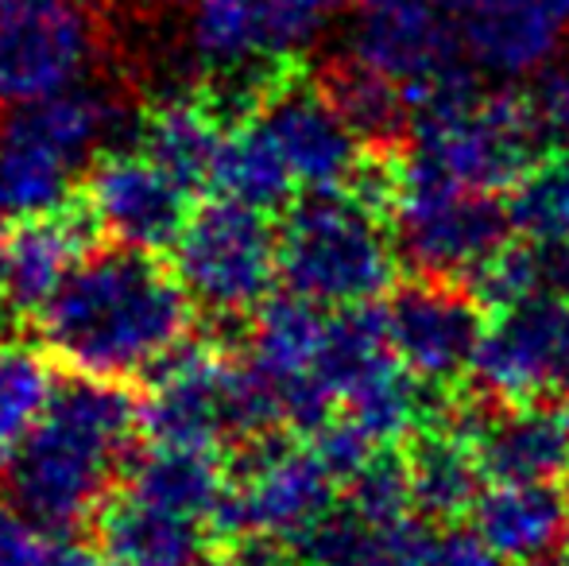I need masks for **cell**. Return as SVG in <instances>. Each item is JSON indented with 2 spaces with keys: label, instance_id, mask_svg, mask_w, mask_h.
I'll use <instances>...</instances> for the list:
<instances>
[{
  "label": "cell",
  "instance_id": "cell-25",
  "mask_svg": "<svg viewBox=\"0 0 569 566\" xmlns=\"http://www.w3.org/2000/svg\"><path fill=\"white\" fill-rule=\"evenodd\" d=\"M295 187L299 182H295L283 151L263 129L260 117H240L226 132V143H221L218 167H213V190L271 214L279 206L295 202Z\"/></svg>",
  "mask_w": 569,
  "mask_h": 566
},
{
  "label": "cell",
  "instance_id": "cell-21",
  "mask_svg": "<svg viewBox=\"0 0 569 566\" xmlns=\"http://www.w3.org/2000/svg\"><path fill=\"white\" fill-rule=\"evenodd\" d=\"M136 132H140V151H148L190 195L213 187V167L226 143V129L218 121V109L206 98L171 93L143 113Z\"/></svg>",
  "mask_w": 569,
  "mask_h": 566
},
{
  "label": "cell",
  "instance_id": "cell-1",
  "mask_svg": "<svg viewBox=\"0 0 569 566\" xmlns=\"http://www.w3.org/2000/svg\"><path fill=\"white\" fill-rule=\"evenodd\" d=\"M190 295L156 252L90 249L39 310L43 349L74 377H151L190 334Z\"/></svg>",
  "mask_w": 569,
  "mask_h": 566
},
{
  "label": "cell",
  "instance_id": "cell-7",
  "mask_svg": "<svg viewBox=\"0 0 569 566\" xmlns=\"http://www.w3.org/2000/svg\"><path fill=\"white\" fill-rule=\"evenodd\" d=\"M399 257L419 276L435 280H469L492 252L508 245V206L492 195L419 182L399 175V198L391 210Z\"/></svg>",
  "mask_w": 569,
  "mask_h": 566
},
{
  "label": "cell",
  "instance_id": "cell-35",
  "mask_svg": "<svg viewBox=\"0 0 569 566\" xmlns=\"http://www.w3.org/2000/svg\"><path fill=\"white\" fill-rule=\"evenodd\" d=\"M47 532L16 505H0V566H39L47 555Z\"/></svg>",
  "mask_w": 569,
  "mask_h": 566
},
{
  "label": "cell",
  "instance_id": "cell-36",
  "mask_svg": "<svg viewBox=\"0 0 569 566\" xmlns=\"http://www.w3.org/2000/svg\"><path fill=\"white\" fill-rule=\"evenodd\" d=\"M427 566H503L477 532H442Z\"/></svg>",
  "mask_w": 569,
  "mask_h": 566
},
{
  "label": "cell",
  "instance_id": "cell-45",
  "mask_svg": "<svg viewBox=\"0 0 569 566\" xmlns=\"http://www.w3.org/2000/svg\"><path fill=\"white\" fill-rule=\"evenodd\" d=\"M566 295H569V287H566Z\"/></svg>",
  "mask_w": 569,
  "mask_h": 566
},
{
  "label": "cell",
  "instance_id": "cell-15",
  "mask_svg": "<svg viewBox=\"0 0 569 566\" xmlns=\"http://www.w3.org/2000/svg\"><path fill=\"white\" fill-rule=\"evenodd\" d=\"M182 47L198 75L229 93L244 90L252 109L291 70V62L271 54L256 0H190L182 16Z\"/></svg>",
  "mask_w": 569,
  "mask_h": 566
},
{
  "label": "cell",
  "instance_id": "cell-20",
  "mask_svg": "<svg viewBox=\"0 0 569 566\" xmlns=\"http://www.w3.org/2000/svg\"><path fill=\"white\" fill-rule=\"evenodd\" d=\"M469 516L472 532L508 563H527L550 552L569 528L566 497L542 481H492Z\"/></svg>",
  "mask_w": 569,
  "mask_h": 566
},
{
  "label": "cell",
  "instance_id": "cell-42",
  "mask_svg": "<svg viewBox=\"0 0 569 566\" xmlns=\"http://www.w3.org/2000/svg\"><path fill=\"white\" fill-rule=\"evenodd\" d=\"M12 4H20V0H0V12H4V8H12Z\"/></svg>",
  "mask_w": 569,
  "mask_h": 566
},
{
  "label": "cell",
  "instance_id": "cell-11",
  "mask_svg": "<svg viewBox=\"0 0 569 566\" xmlns=\"http://www.w3.org/2000/svg\"><path fill=\"white\" fill-rule=\"evenodd\" d=\"M472 377L496 404L569 396V302L542 295L500 310L485 330Z\"/></svg>",
  "mask_w": 569,
  "mask_h": 566
},
{
  "label": "cell",
  "instance_id": "cell-31",
  "mask_svg": "<svg viewBox=\"0 0 569 566\" xmlns=\"http://www.w3.org/2000/svg\"><path fill=\"white\" fill-rule=\"evenodd\" d=\"M380 528L357 516L349 505L330 508L307 536L295 544V559L302 566H372Z\"/></svg>",
  "mask_w": 569,
  "mask_h": 566
},
{
  "label": "cell",
  "instance_id": "cell-29",
  "mask_svg": "<svg viewBox=\"0 0 569 566\" xmlns=\"http://www.w3.org/2000/svg\"><path fill=\"white\" fill-rule=\"evenodd\" d=\"M508 221L523 241L569 245V159H535L508 190Z\"/></svg>",
  "mask_w": 569,
  "mask_h": 566
},
{
  "label": "cell",
  "instance_id": "cell-18",
  "mask_svg": "<svg viewBox=\"0 0 569 566\" xmlns=\"http://www.w3.org/2000/svg\"><path fill=\"white\" fill-rule=\"evenodd\" d=\"M98 547L113 566H218L206 520L113 493L98 516Z\"/></svg>",
  "mask_w": 569,
  "mask_h": 566
},
{
  "label": "cell",
  "instance_id": "cell-38",
  "mask_svg": "<svg viewBox=\"0 0 569 566\" xmlns=\"http://www.w3.org/2000/svg\"><path fill=\"white\" fill-rule=\"evenodd\" d=\"M237 566H302V563H291V559H283V555L268 552L263 544H252V552H248Z\"/></svg>",
  "mask_w": 569,
  "mask_h": 566
},
{
  "label": "cell",
  "instance_id": "cell-4",
  "mask_svg": "<svg viewBox=\"0 0 569 566\" xmlns=\"http://www.w3.org/2000/svg\"><path fill=\"white\" fill-rule=\"evenodd\" d=\"M396 249L383 214L349 187L302 190L279 226V280L318 307H360L391 291Z\"/></svg>",
  "mask_w": 569,
  "mask_h": 566
},
{
  "label": "cell",
  "instance_id": "cell-14",
  "mask_svg": "<svg viewBox=\"0 0 569 566\" xmlns=\"http://www.w3.org/2000/svg\"><path fill=\"white\" fill-rule=\"evenodd\" d=\"M349 54L396 78L403 90L427 86L465 62L461 31L446 4L396 0V4H360L352 23Z\"/></svg>",
  "mask_w": 569,
  "mask_h": 566
},
{
  "label": "cell",
  "instance_id": "cell-26",
  "mask_svg": "<svg viewBox=\"0 0 569 566\" xmlns=\"http://www.w3.org/2000/svg\"><path fill=\"white\" fill-rule=\"evenodd\" d=\"M322 90L341 109L349 129L372 148H391L411 125L407 121L411 117V98H407L403 86L383 75V70L352 59V54L330 62V70L322 75Z\"/></svg>",
  "mask_w": 569,
  "mask_h": 566
},
{
  "label": "cell",
  "instance_id": "cell-43",
  "mask_svg": "<svg viewBox=\"0 0 569 566\" xmlns=\"http://www.w3.org/2000/svg\"><path fill=\"white\" fill-rule=\"evenodd\" d=\"M82 4H101V0H82Z\"/></svg>",
  "mask_w": 569,
  "mask_h": 566
},
{
  "label": "cell",
  "instance_id": "cell-8",
  "mask_svg": "<svg viewBox=\"0 0 569 566\" xmlns=\"http://www.w3.org/2000/svg\"><path fill=\"white\" fill-rule=\"evenodd\" d=\"M93 23L82 0H20L0 12V106H31L86 82Z\"/></svg>",
  "mask_w": 569,
  "mask_h": 566
},
{
  "label": "cell",
  "instance_id": "cell-41",
  "mask_svg": "<svg viewBox=\"0 0 569 566\" xmlns=\"http://www.w3.org/2000/svg\"><path fill=\"white\" fill-rule=\"evenodd\" d=\"M360 4H396V0H360ZM427 4H446L453 12V0H427Z\"/></svg>",
  "mask_w": 569,
  "mask_h": 566
},
{
  "label": "cell",
  "instance_id": "cell-23",
  "mask_svg": "<svg viewBox=\"0 0 569 566\" xmlns=\"http://www.w3.org/2000/svg\"><path fill=\"white\" fill-rule=\"evenodd\" d=\"M407 469H411L415 513L438 524H457L472 513L480 500V458L477 446L446 427H422L407 446Z\"/></svg>",
  "mask_w": 569,
  "mask_h": 566
},
{
  "label": "cell",
  "instance_id": "cell-2",
  "mask_svg": "<svg viewBox=\"0 0 569 566\" xmlns=\"http://www.w3.org/2000/svg\"><path fill=\"white\" fill-rule=\"evenodd\" d=\"M140 435V400L93 377L59 380L47 416L0 466L4 500L54 536L98 524Z\"/></svg>",
  "mask_w": 569,
  "mask_h": 566
},
{
  "label": "cell",
  "instance_id": "cell-17",
  "mask_svg": "<svg viewBox=\"0 0 569 566\" xmlns=\"http://www.w3.org/2000/svg\"><path fill=\"white\" fill-rule=\"evenodd\" d=\"M488 481H542L569 477V396H539L492 408L477 438Z\"/></svg>",
  "mask_w": 569,
  "mask_h": 566
},
{
  "label": "cell",
  "instance_id": "cell-16",
  "mask_svg": "<svg viewBox=\"0 0 569 566\" xmlns=\"http://www.w3.org/2000/svg\"><path fill=\"white\" fill-rule=\"evenodd\" d=\"M461 47L477 70L519 78L547 67L569 36V0H453Z\"/></svg>",
  "mask_w": 569,
  "mask_h": 566
},
{
  "label": "cell",
  "instance_id": "cell-10",
  "mask_svg": "<svg viewBox=\"0 0 569 566\" xmlns=\"http://www.w3.org/2000/svg\"><path fill=\"white\" fill-rule=\"evenodd\" d=\"M237 361L213 346L187 341L156 373L140 400V435L151 446L218 450L237 443Z\"/></svg>",
  "mask_w": 569,
  "mask_h": 566
},
{
  "label": "cell",
  "instance_id": "cell-27",
  "mask_svg": "<svg viewBox=\"0 0 569 566\" xmlns=\"http://www.w3.org/2000/svg\"><path fill=\"white\" fill-rule=\"evenodd\" d=\"M569 287V245H503L469 276V291L485 310H511Z\"/></svg>",
  "mask_w": 569,
  "mask_h": 566
},
{
  "label": "cell",
  "instance_id": "cell-40",
  "mask_svg": "<svg viewBox=\"0 0 569 566\" xmlns=\"http://www.w3.org/2000/svg\"><path fill=\"white\" fill-rule=\"evenodd\" d=\"M4 245H8V234L0 229V302H4Z\"/></svg>",
  "mask_w": 569,
  "mask_h": 566
},
{
  "label": "cell",
  "instance_id": "cell-32",
  "mask_svg": "<svg viewBox=\"0 0 569 566\" xmlns=\"http://www.w3.org/2000/svg\"><path fill=\"white\" fill-rule=\"evenodd\" d=\"M263 20V36L279 62H295L326 36L333 20L349 8V0H256Z\"/></svg>",
  "mask_w": 569,
  "mask_h": 566
},
{
  "label": "cell",
  "instance_id": "cell-28",
  "mask_svg": "<svg viewBox=\"0 0 569 566\" xmlns=\"http://www.w3.org/2000/svg\"><path fill=\"white\" fill-rule=\"evenodd\" d=\"M51 361L54 357L47 349L20 338H0V466L39 427L59 393Z\"/></svg>",
  "mask_w": 569,
  "mask_h": 566
},
{
  "label": "cell",
  "instance_id": "cell-12",
  "mask_svg": "<svg viewBox=\"0 0 569 566\" xmlns=\"http://www.w3.org/2000/svg\"><path fill=\"white\" fill-rule=\"evenodd\" d=\"M383 315L396 357L430 385H453L465 369H472L488 330L477 295L435 276L396 287L383 302Z\"/></svg>",
  "mask_w": 569,
  "mask_h": 566
},
{
  "label": "cell",
  "instance_id": "cell-5",
  "mask_svg": "<svg viewBox=\"0 0 569 566\" xmlns=\"http://www.w3.org/2000/svg\"><path fill=\"white\" fill-rule=\"evenodd\" d=\"M171 268L198 310L213 318L256 315L279 280V229L268 210L218 195L190 210Z\"/></svg>",
  "mask_w": 569,
  "mask_h": 566
},
{
  "label": "cell",
  "instance_id": "cell-33",
  "mask_svg": "<svg viewBox=\"0 0 569 566\" xmlns=\"http://www.w3.org/2000/svg\"><path fill=\"white\" fill-rule=\"evenodd\" d=\"M310 438H315L310 446L318 450V458L326 461V469H330L338 481H349V477L357 474V469L365 466L372 454H380V446H376L365 430L352 424L349 416H333L330 424L318 430V435H310Z\"/></svg>",
  "mask_w": 569,
  "mask_h": 566
},
{
  "label": "cell",
  "instance_id": "cell-44",
  "mask_svg": "<svg viewBox=\"0 0 569 566\" xmlns=\"http://www.w3.org/2000/svg\"><path fill=\"white\" fill-rule=\"evenodd\" d=\"M566 513H569V489H566Z\"/></svg>",
  "mask_w": 569,
  "mask_h": 566
},
{
  "label": "cell",
  "instance_id": "cell-3",
  "mask_svg": "<svg viewBox=\"0 0 569 566\" xmlns=\"http://www.w3.org/2000/svg\"><path fill=\"white\" fill-rule=\"evenodd\" d=\"M124 129V101L90 82L8 109L0 121V214L39 218L67 210L78 175L117 148Z\"/></svg>",
  "mask_w": 569,
  "mask_h": 566
},
{
  "label": "cell",
  "instance_id": "cell-9",
  "mask_svg": "<svg viewBox=\"0 0 569 566\" xmlns=\"http://www.w3.org/2000/svg\"><path fill=\"white\" fill-rule=\"evenodd\" d=\"M82 210L113 245L159 257L187 226L190 190L148 151L109 148L82 175Z\"/></svg>",
  "mask_w": 569,
  "mask_h": 566
},
{
  "label": "cell",
  "instance_id": "cell-37",
  "mask_svg": "<svg viewBox=\"0 0 569 566\" xmlns=\"http://www.w3.org/2000/svg\"><path fill=\"white\" fill-rule=\"evenodd\" d=\"M39 566H113L106 559L101 547H86L74 539H59V544L47 547V555L39 559Z\"/></svg>",
  "mask_w": 569,
  "mask_h": 566
},
{
  "label": "cell",
  "instance_id": "cell-22",
  "mask_svg": "<svg viewBox=\"0 0 569 566\" xmlns=\"http://www.w3.org/2000/svg\"><path fill=\"white\" fill-rule=\"evenodd\" d=\"M326 334H330V318L322 307L302 295H271L252 318V334H248V361L276 385L283 396L291 385L307 377H318V361H322ZM283 404V400H279Z\"/></svg>",
  "mask_w": 569,
  "mask_h": 566
},
{
  "label": "cell",
  "instance_id": "cell-30",
  "mask_svg": "<svg viewBox=\"0 0 569 566\" xmlns=\"http://www.w3.org/2000/svg\"><path fill=\"white\" fill-rule=\"evenodd\" d=\"M345 497L357 516H365L376 528L407 520L415 508L411 497V469L399 454H372L357 474L345 481Z\"/></svg>",
  "mask_w": 569,
  "mask_h": 566
},
{
  "label": "cell",
  "instance_id": "cell-39",
  "mask_svg": "<svg viewBox=\"0 0 569 566\" xmlns=\"http://www.w3.org/2000/svg\"><path fill=\"white\" fill-rule=\"evenodd\" d=\"M519 566H569V547L558 544V547H550V552L535 555V559H527V563H519Z\"/></svg>",
  "mask_w": 569,
  "mask_h": 566
},
{
  "label": "cell",
  "instance_id": "cell-6",
  "mask_svg": "<svg viewBox=\"0 0 569 566\" xmlns=\"http://www.w3.org/2000/svg\"><path fill=\"white\" fill-rule=\"evenodd\" d=\"M338 477L315 446H295L279 435L244 443L229 489L213 516V532L244 544H299L333 508Z\"/></svg>",
  "mask_w": 569,
  "mask_h": 566
},
{
  "label": "cell",
  "instance_id": "cell-34",
  "mask_svg": "<svg viewBox=\"0 0 569 566\" xmlns=\"http://www.w3.org/2000/svg\"><path fill=\"white\" fill-rule=\"evenodd\" d=\"M531 101H535V113H539L542 137H547V143L558 156L569 159V62L547 70L539 78Z\"/></svg>",
  "mask_w": 569,
  "mask_h": 566
},
{
  "label": "cell",
  "instance_id": "cell-19",
  "mask_svg": "<svg viewBox=\"0 0 569 566\" xmlns=\"http://www.w3.org/2000/svg\"><path fill=\"white\" fill-rule=\"evenodd\" d=\"M86 210H54L39 218H20L4 245V307L16 315H39L54 299L86 245Z\"/></svg>",
  "mask_w": 569,
  "mask_h": 566
},
{
  "label": "cell",
  "instance_id": "cell-24",
  "mask_svg": "<svg viewBox=\"0 0 569 566\" xmlns=\"http://www.w3.org/2000/svg\"><path fill=\"white\" fill-rule=\"evenodd\" d=\"M128 493L151 500V505L174 508V513L213 520L218 505L229 489V469L213 450L194 446H151L143 458L128 466Z\"/></svg>",
  "mask_w": 569,
  "mask_h": 566
},
{
  "label": "cell",
  "instance_id": "cell-13",
  "mask_svg": "<svg viewBox=\"0 0 569 566\" xmlns=\"http://www.w3.org/2000/svg\"><path fill=\"white\" fill-rule=\"evenodd\" d=\"M252 113L279 143L302 190L349 187L357 167L365 163V151H360L365 140L349 129L322 82H307L302 75L287 70Z\"/></svg>",
  "mask_w": 569,
  "mask_h": 566
}]
</instances>
